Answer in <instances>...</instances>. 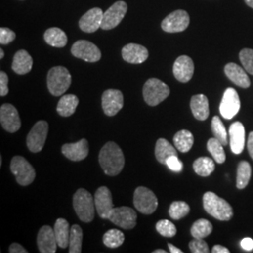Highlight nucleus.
I'll return each instance as SVG.
<instances>
[{"instance_id":"nucleus-51","label":"nucleus","mask_w":253,"mask_h":253,"mask_svg":"<svg viewBox=\"0 0 253 253\" xmlns=\"http://www.w3.org/2000/svg\"><path fill=\"white\" fill-rule=\"evenodd\" d=\"M153 253H166V252L163 250H156L154 251Z\"/></svg>"},{"instance_id":"nucleus-14","label":"nucleus","mask_w":253,"mask_h":253,"mask_svg":"<svg viewBox=\"0 0 253 253\" xmlns=\"http://www.w3.org/2000/svg\"><path fill=\"white\" fill-rule=\"evenodd\" d=\"M124 104L123 94L118 89L104 91L101 98L103 112L108 117H114L122 109Z\"/></svg>"},{"instance_id":"nucleus-9","label":"nucleus","mask_w":253,"mask_h":253,"mask_svg":"<svg viewBox=\"0 0 253 253\" xmlns=\"http://www.w3.org/2000/svg\"><path fill=\"white\" fill-rule=\"evenodd\" d=\"M190 21V15L186 10L177 9L163 19L162 28L168 33L182 32L188 28Z\"/></svg>"},{"instance_id":"nucleus-32","label":"nucleus","mask_w":253,"mask_h":253,"mask_svg":"<svg viewBox=\"0 0 253 253\" xmlns=\"http://www.w3.org/2000/svg\"><path fill=\"white\" fill-rule=\"evenodd\" d=\"M252 176V166L248 162H241L237 167L236 176V187L239 190L245 189Z\"/></svg>"},{"instance_id":"nucleus-46","label":"nucleus","mask_w":253,"mask_h":253,"mask_svg":"<svg viewBox=\"0 0 253 253\" xmlns=\"http://www.w3.org/2000/svg\"><path fill=\"white\" fill-rule=\"evenodd\" d=\"M9 253H27V251L18 243H13L9 246Z\"/></svg>"},{"instance_id":"nucleus-29","label":"nucleus","mask_w":253,"mask_h":253,"mask_svg":"<svg viewBox=\"0 0 253 253\" xmlns=\"http://www.w3.org/2000/svg\"><path fill=\"white\" fill-rule=\"evenodd\" d=\"M44 40L49 45L62 48L67 45L68 38L62 29L58 27H51L47 29L44 33Z\"/></svg>"},{"instance_id":"nucleus-13","label":"nucleus","mask_w":253,"mask_h":253,"mask_svg":"<svg viewBox=\"0 0 253 253\" xmlns=\"http://www.w3.org/2000/svg\"><path fill=\"white\" fill-rule=\"evenodd\" d=\"M240 110V99L237 92L234 88H227L219 106V112L222 118L225 119H232L237 115Z\"/></svg>"},{"instance_id":"nucleus-17","label":"nucleus","mask_w":253,"mask_h":253,"mask_svg":"<svg viewBox=\"0 0 253 253\" xmlns=\"http://www.w3.org/2000/svg\"><path fill=\"white\" fill-rule=\"evenodd\" d=\"M37 243L40 253H56V237L54 234L53 227L44 225L42 227L39 231Z\"/></svg>"},{"instance_id":"nucleus-21","label":"nucleus","mask_w":253,"mask_h":253,"mask_svg":"<svg viewBox=\"0 0 253 253\" xmlns=\"http://www.w3.org/2000/svg\"><path fill=\"white\" fill-rule=\"evenodd\" d=\"M122 57L127 63H143L148 58V50L145 46L128 43L122 48Z\"/></svg>"},{"instance_id":"nucleus-52","label":"nucleus","mask_w":253,"mask_h":253,"mask_svg":"<svg viewBox=\"0 0 253 253\" xmlns=\"http://www.w3.org/2000/svg\"><path fill=\"white\" fill-rule=\"evenodd\" d=\"M4 55H5V54H4V51L1 49V50H0V58L2 59V58L4 57Z\"/></svg>"},{"instance_id":"nucleus-6","label":"nucleus","mask_w":253,"mask_h":253,"mask_svg":"<svg viewBox=\"0 0 253 253\" xmlns=\"http://www.w3.org/2000/svg\"><path fill=\"white\" fill-rule=\"evenodd\" d=\"M10 171L15 175L17 183L21 186L30 185L36 177V172L32 165L21 156H16L11 160Z\"/></svg>"},{"instance_id":"nucleus-5","label":"nucleus","mask_w":253,"mask_h":253,"mask_svg":"<svg viewBox=\"0 0 253 253\" xmlns=\"http://www.w3.org/2000/svg\"><path fill=\"white\" fill-rule=\"evenodd\" d=\"M144 100L149 106H157L170 95V88L158 78H150L145 82L143 88Z\"/></svg>"},{"instance_id":"nucleus-19","label":"nucleus","mask_w":253,"mask_h":253,"mask_svg":"<svg viewBox=\"0 0 253 253\" xmlns=\"http://www.w3.org/2000/svg\"><path fill=\"white\" fill-rule=\"evenodd\" d=\"M103 18V12L100 8H93L85 12L79 20V27L84 32L93 33L100 27Z\"/></svg>"},{"instance_id":"nucleus-27","label":"nucleus","mask_w":253,"mask_h":253,"mask_svg":"<svg viewBox=\"0 0 253 253\" xmlns=\"http://www.w3.org/2000/svg\"><path fill=\"white\" fill-rule=\"evenodd\" d=\"M79 104V99L73 94L64 95L57 103L56 111L58 115L64 118H69L73 115Z\"/></svg>"},{"instance_id":"nucleus-37","label":"nucleus","mask_w":253,"mask_h":253,"mask_svg":"<svg viewBox=\"0 0 253 253\" xmlns=\"http://www.w3.org/2000/svg\"><path fill=\"white\" fill-rule=\"evenodd\" d=\"M190 206L182 201L173 202L169 208V215L172 219L178 220L184 217H186L190 213Z\"/></svg>"},{"instance_id":"nucleus-40","label":"nucleus","mask_w":253,"mask_h":253,"mask_svg":"<svg viewBox=\"0 0 253 253\" xmlns=\"http://www.w3.org/2000/svg\"><path fill=\"white\" fill-rule=\"evenodd\" d=\"M239 59L244 67L245 71L253 75V50L245 48L239 53Z\"/></svg>"},{"instance_id":"nucleus-31","label":"nucleus","mask_w":253,"mask_h":253,"mask_svg":"<svg viewBox=\"0 0 253 253\" xmlns=\"http://www.w3.org/2000/svg\"><path fill=\"white\" fill-rule=\"evenodd\" d=\"M193 170L200 176H209L215 171V163L208 157H201L193 163Z\"/></svg>"},{"instance_id":"nucleus-45","label":"nucleus","mask_w":253,"mask_h":253,"mask_svg":"<svg viewBox=\"0 0 253 253\" xmlns=\"http://www.w3.org/2000/svg\"><path fill=\"white\" fill-rule=\"evenodd\" d=\"M240 245H241L243 250L247 251V252H251L253 250V239L250 238V237H246L244 239H242Z\"/></svg>"},{"instance_id":"nucleus-43","label":"nucleus","mask_w":253,"mask_h":253,"mask_svg":"<svg viewBox=\"0 0 253 253\" xmlns=\"http://www.w3.org/2000/svg\"><path fill=\"white\" fill-rule=\"evenodd\" d=\"M166 165L172 172H180L183 170V163L180 160H178L177 156L170 157L166 162Z\"/></svg>"},{"instance_id":"nucleus-10","label":"nucleus","mask_w":253,"mask_h":253,"mask_svg":"<svg viewBox=\"0 0 253 253\" xmlns=\"http://www.w3.org/2000/svg\"><path fill=\"white\" fill-rule=\"evenodd\" d=\"M127 10V5L124 1H118L113 4L104 13L101 23V28L103 30H111L118 27L124 19Z\"/></svg>"},{"instance_id":"nucleus-35","label":"nucleus","mask_w":253,"mask_h":253,"mask_svg":"<svg viewBox=\"0 0 253 253\" xmlns=\"http://www.w3.org/2000/svg\"><path fill=\"white\" fill-rule=\"evenodd\" d=\"M208 149L216 163L221 164L225 162L226 155L223 149V145L217 140V138L214 137L208 140Z\"/></svg>"},{"instance_id":"nucleus-23","label":"nucleus","mask_w":253,"mask_h":253,"mask_svg":"<svg viewBox=\"0 0 253 253\" xmlns=\"http://www.w3.org/2000/svg\"><path fill=\"white\" fill-rule=\"evenodd\" d=\"M227 77L235 84L242 88H248L251 85V80L244 69L235 63H228L224 68Z\"/></svg>"},{"instance_id":"nucleus-34","label":"nucleus","mask_w":253,"mask_h":253,"mask_svg":"<svg viewBox=\"0 0 253 253\" xmlns=\"http://www.w3.org/2000/svg\"><path fill=\"white\" fill-rule=\"evenodd\" d=\"M103 244L110 249H117L124 243L125 235L118 229H111L103 235Z\"/></svg>"},{"instance_id":"nucleus-39","label":"nucleus","mask_w":253,"mask_h":253,"mask_svg":"<svg viewBox=\"0 0 253 253\" xmlns=\"http://www.w3.org/2000/svg\"><path fill=\"white\" fill-rule=\"evenodd\" d=\"M156 230L160 235L165 237H173L177 233L175 225L168 219H162L158 221L156 224Z\"/></svg>"},{"instance_id":"nucleus-30","label":"nucleus","mask_w":253,"mask_h":253,"mask_svg":"<svg viewBox=\"0 0 253 253\" xmlns=\"http://www.w3.org/2000/svg\"><path fill=\"white\" fill-rule=\"evenodd\" d=\"M194 143V137L188 129H182L173 137V144L176 149L182 153L189 152Z\"/></svg>"},{"instance_id":"nucleus-28","label":"nucleus","mask_w":253,"mask_h":253,"mask_svg":"<svg viewBox=\"0 0 253 253\" xmlns=\"http://www.w3.org/2000/svg\"><path fill=\"white\" fill-rule=\"evenodd\" d=\"M155 156L159 163L166 165V162L170 157L177 156V151L166 139L161 138L156 143Z\"/></svg>"},{"instance_id":"nucleus-20","label":"nucleus","mask_w":253,"mask_h":253,"mask_svg":"<svg viewBox=\"0 0 253 253\" xmlns=\"http://www.w3.org/2000/svg\"><path fill=\"white\" fill-rule=\"evenodd\" d=\"M89 152L88 142L85 139L73 144H65L62 146V154L64 156L73 161V162H81L84 160Z\"/></svg>"},{"instance_id":"nucleus-11","label":"nucleus","mask_w":253,"mask_h":253,"mask_svg":"<svg viewBox=\"0 0 253 253\" xmlns=\"http://www.w3.org/2000/svg\"><path fill=\"white\" fill-rule=\"evenodd\" d=\"M71 52L73 56L91 63L98 62L101 58V52L97 45L84 40L77 41L72 47Z\"/></svg>"},{"instance_id":"nucleus-41","label":"nucleus","mask_w":253,"mask_h":253,"mask_svg":"<svg viewBox=\"0 0 253 253\" xmlns=\"http://www.w3.org/2000/svg\"><path fill=\"white\" fill-rule=\"evenodd\" d=\"M190 250L193 253H208L209 247L208 243L202 238H194L190 242Z\"/></svg>"},{"instance_id":"nucleus-15","label":"nucleus","mask_w":253,"mask_h":253,"mask_svg":"<svg viewBox=\"0 0 253 253\" xmlns=\"http://www.w3.org/2000/svg\"><path fill=\"white\" fill-rule=\"evenodd\" d=\"M0 123L8 132L14 133L18 131L21 127V119L17 109L9 103L3 104L0 108Z\"/></svg>"},{"instance_id":"nucleus-38","label":"nucleus","mask_w":253,"mask_h":253,"mask_svg":"<svg viewBox=\"0 0 253 253\" xmlns=\"http://www.w3.org/2000/svg\"><path fill=\"white\" fill-rule=\"evenodd\" d=\"M211 127H212V131H213V134L215 136V138H217L222 145H228V134H227L226 128L222 124L220 118L217 116L214 117L212 119Z\"/></svg>"},{"instance_id":"nucleus-18","label":"nucleus","mask_w":253,"mask_h":253,"mask_svg":"<svg viewBox=\"0 0 253 253\" xmlns=\"http://www.w3.org/2000/svg\"><path fill=\"white\" fill-rule=\"evenodd\" d=\"M172 72L174 77L181 82L187 83L190 81L194 73V63L188 55H181L173 64Z\"/></svg>"},{"instance_id":"nucleus-33","label":"nucleus","mask_w":253,"mask_h":253,"mask_svg":"<svg viewBox=\"0 0 253 253\" xmlns=\"http://www.w3.org/2000/svg\"><path fill=\"white\" fill-rule=\"evenodd\" d=\"M212 231H213L212 223L205 218H200L198 220H196L190 229V233L193 236V238H202V239L210 235Z\"/></svg>"},{"instance_id":"nucleus-42","label":"nucleus","mask_w":253,"mask_h":253,"mask_svg":"<svg viewBox=\"0 0 253 253\" xmlns=\"http://www.w3.org/2000/svg\"><path fill=\"white\" fill-rule=\"evenodd\" d=\"M16 38V34L9 28L1 27L0 28V43L2 45H7L12 42Z\"/></svg>"},{"instance_id":"nucleus-25","label":"nucleus","mask_w":253,"mask_h":253,"mask_svg":"<svg viewBox=\"0 0 253 253\" xmlns=\"http://www.w3.org/2000/svg\"><path fill=\"white\" fill-rule=\"evenodd\" d=\"M33 59L26 50H20L13 56L12 70L19 75H24L32 70Z\"/></svg>"},{"instance_id":"nucleus-16","label":"nucleus","mask_w":253,"mask_h":253,"mask_svg":"<svg viewBox=\"0 0 253 253\" xmlns=\"http://www.w3.org/2000/svg\"><path fill=\"white\" fill-rule=\"evenodd\" d=\"M96 210L101 218L108 219L109 216L114 209L112 193L107 187H100L95 193Z\"/></svg>"},{"instance_id":"nucleus-4","label":"nucleus","mask_w":253,"mask_h":253,"mask_svg":"<svg viewBox=\"0 0 253 253\" xmlns=\"http://www.w3.org/2000/svg\"><path fill=\"white\" fill-rule=\"evenodd\" d=\"M73 208L84 222H91L95 217V200L90 192L79 189L73 195Z\"/></svg>"},{"instance_id":"nucleus-36","label":"nucleus","mask_w":253,"mask_h":253,"mask_svg":"<svg viewBox=\"0 0 253 253\" xmlns=\"http://www.w3.org/2000/svg\"><path fill=\"white\" fill-rule=\"evenodd\" d=\"M82 241H83V231L81 227L74 224L71 227L70 235V253H80L82 252Z\"/></svg>"},{"instance_id":"nucleus-49","label":"nucleus","mask_w":253,"mask_h":253,"mask_svg":"<svg viewBox=\"0 0 253 253\" xmlns=\"http://www.w3.org/2000/svg\"><path fill=\"white\" fill-rule=\"evenodd\" d=\"M168 248H169V250H170V253H182L183 252L181 251L180 249H178V248H176L175 246H173L172 244H168Z\"/></svg>"},{"instance_id":"nucleus-47","label":"nucleus","mask_w":253,"mask_h":253,"mask_svg":"<svg viewBox=\"0 0 253 253\" xmlns=\"http://www.w3.org/2000/svg\"><path fill=\"white\" fill-rule=\"evenodd\" d=\"M248 150H249V153L250 156L252 157V159L253 160V131H252L249 135V139H248Z\"/></svg>"},{"instance_id":"nucleus-24","label":"nucleus","mask_w":253,"mask_h":253,"mask_svg":"<svg viewBox=\"0 0 253 253\" xmlns=\"http://www.w3.org/2000/svg\"><path fill=\"white\" fill-rule=\"evenodd\" d=\"M190 109L194 118L200 121H205L209 117L208 99L203 94L195 95L190 100Z\"/></svg>"},{"instance_id":"nucleus-50","label":"nucleus","mask_w":253,"mask_h":253,"mask_svg":"<svg viewBox=\"0 0 253 253\" xmlns=\"http://www.w3.org/2000/svg\"><path fill=\"white\" fill-rule=\"evenodd\" d=\"M245 2H246V4H247L249 7H251V8H253V0H245Z\"/></svg>"},{"instance_id":"nucleus-26","label":"nucleus","mask_w":253,"mask_h":253,"mask_svg":"<svg viewBox=\"0 0 253 253\" xmlns=\"http://www.w3.org/2000/svg\"><path fill=\"white\" fill-rule=\"evenodd\" d=\"M54 230L57 246L61 249L68 248L71 235V227L69 222L64 218H57L54 223Z\"/></svg>"},{"instance_id":"nucleus-8","label":"nucleus","mask_w":253,"mask_h":253,"mask_svg":"<svg viewBox=\"0 0 253 253\" xmlns=\"http://www.w3.org/2000/svg\"><path fill=\"white\" fill-rule=\"evenodd\" d=\"M49 131V125L44 120L38 121L32 126L27 138V145L28 149L33 152L38 153L42 150L45 145L46 139Z\"/></svg>"},{"instance_id":"nucleus-22","label":"nucleus","mask_w":253,"mask_h":253,"mask_svg":"<svg viewBox=\"0 0 253 253\" xmlns=\"http://www.w3.org/2000/svg\"><path fill=\"white\" fill-rule=\"evenodd\" d=\"M230 135V145L233 153H242L245 146V136L246 131L243 124L239 121L234 122L229 128Z\"/></svg>"},{"instance_id":"nucleus-48","label":"nucleus","mask_w":253,"mask_h":253,"mask_svg":"<svg viewBox=\"0 0 253 253\" xmlns=\"http://www.w3.org/2000/svg\"><path fill=\"white\" fill-rule=\"evenodd\" d=\"M212 253H230V251H229L227 248H225V247L221 246V245H216V246H214V247H213V249H212Z\"/></svg>"},{"instance_id":"nucleus-1","label":"nucleus","mask_w":253,"mask_h":253,"mask_svg":"<svg viewBox=\"0 0 253 253\" xmlns=\"http://www.w3.org/2000/svg\"><path fill=\"white\" fill-rule=\"evenodd\" d=\"M99 162L103 172L110 176H116L123 170L125 158L118 145L108 142L100 149Z\"/></svg>"},{"instance_id":"nucleus-44","label":"nucleus","mask_w":253,"mask_h":253,"mask_svg":"<svg viewBox=\"0 0 253 253\" xmlns=\"http://www.w3.org/2000/svg\"><path fill=\"white\" fill-rule=\"evenodd\" d=\"M9 77L8 74L3 71L0 72V96L5 97L9 93Z\"/></svg>"},{"instance_id":"nucleus-7","label":"nucleus","mask_w":253,"mask_h":253,"mask_svg":"<svg viewBox=\"0 0 253 253\" xmlns=\"http://www.w3.org/2000/svg\"><path fill=\"white\" fill-rule=\"evenodd\" d=\"M133 203L136 209L145 215H150L158 208V199L152 190L145 187H138L134 191Z\"/></svg>"},{"instance_id":"nucleus-2","label":"nucleus","mask_w":253,"mask_h":253,"mask_svg":"<svg viewBox=\"0 0 253 253\" xmlns=\"http://www.w3.org/2000/svg\"><path fill=\"white\" fill-rule=\"evenodd\" d=\"M203 204L208 214L218 220H230L234 215L230 204L212 191H208L204 194Z\"/></svg>"},{"instance_id":"nucleus-3","label":"nucleus","mask_w":253,"mask_h":253,"mask_svg":"<svg viewBox=\"0 0 253 253\" xmlns=\"http://www.w3.org/2000/svg\"><path fill=\"white\" fill-rule=\"evenodd\" d=\"M72 84V75L70 72L61 66L52 68L47 75V87L49 92L54 96H62Z\"/></svg>"},{"instance_id":"nucleus-12","label":"nucleus","mask_w":253,"mask_h":253,"mask_svg":"<svg viewBox=\"0 0 253 253\" xmlns=\"http://www.w3.org/2000/svg\"><path fill=\"white\" fill-rule=\"evenodd\" d=\"M108 219L117 226L125 230H130L135 227L137 214L134 209L127 207L114 208Z\"/></svg>"}]
</instances>
